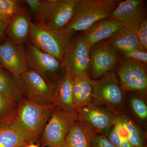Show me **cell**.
I'll return each instance as SVG.
<instances>
[{
  "mask_svg": "<svg viewBox=\"0 0 147 147\" xmlns=\"http://www.w3.org/2000/svg\"><path fill=\"white\" fill-rule=\"evenodd\" d=\"M56 104L40 103L25 96L19 102L15 118L8 128L29 144H38L41 134Z\"/></svg>",
  "mask_w": 147,
  "mask_h": 147,
  "instance_id": "cell-1",
  "label": "cell"
},
{
  "mask_svg": "<svg viewBox=\"0 0 147 147\" xmlns=\"http://www.w3.org/2000/svg\"><path fill=\"white\" fill-rule=\"evenodd\" d=\"M119 0H78L71 20L63 28L71 33L84 31L96 22L109 18Z\"/></svg>",
  "mask_w": 147,
  "mask_h": 147,
  "instance_id": "cell-2",
  "label": "cell"
},
{
  "mask_svg": "<svg viewBox=\"0 0 147 147\" xmlns=\"http://www.w3.org/2000/svg\"><path fill=\"white\" fill-rule=\"evenodd\" d=\"M92 101L117 115L125 113L124 92L121 89L119 80L114 70L98 79H91Z\"/></svg>",
  "mask_w": 147,
  "mask_h": 147,
  "instance_id": "cell-3",
  "label": "cell"
},
{
  "mask_svg": "<svg viewBox=\"0 0 147 147\" xmlns=\"http://www.w3.org/2000/svg\"><path fill=\"white\" fill-rule=\"evenodd\" d=\"M73 35L63 28L48 30L39 24L32 23L29 37L38 49L55 57L63 64L66 50Z\"/></svg>",
  "mask_w": 147,
  "mask_h": 147,
  "instance_id": "cell-4",
  "label": "cell"
},
{
  "mask_svg": "<svg viewBox=\"0 0 147 147\" xmlns=\"http://www.w3.org/2000/svg\"><path fill=\"white\" fill-rule=\"evenodd\" d=\"M77 110L64 111L56 106L45 125L38 145L47 147H63L65 139L78 120Z\"/></svg>",
  "mask_w": 147,
  "mask_h": 147,
  "instance_id": "cell-5",
  "label": "cell"
},
{
  "mask_svg": "<svg viewBox=\"0 0 147 147\" xmlns=\"http://www.w3.org/2000/svg\"><path fill=\"white\" fill-rule=\"evenodd\" d=\"M25 50L29 69L42 76L54 89L65 73L63 65L55 57L40 51L30 41L27 42Z\"/></svg>",
  "mask_w": 147,
  "mask_h": 147,
  "instance_id": "cell-6",
  "label": "cell"
},
{
  "mask_svg": "<svg viewBox=\"0 0 147 147\" xmlns=\"http://www.w3.org/2000/svg\"><path fill=\"white\" fill-rule=\"evenodd\" d=\"M78 0L42 1L37 24L48 30H57L65 27L71 20Z\"/></svg>",
  "mask_w": 147,
  "mask_h": 147,
  "instance_id": "cell-7",
  "label": "cell"
},
{
  "mask_svg": "<svg viewBox=\"0 0 147 147\" xmlns=\"http://www.w3.org/2000/svg\"><path fill=\"white\" fill-rule=\"evenodd\" d=\"M123 58L119 51L106 40L95 44L91 48L88 73L96 79L117 67Z\"/></svg>",
  "mask_w": 147,
  "mask_h": 147,
  "instance_id": "cell-8",
  "label": "cell"
},
{
  "mask_svg": "<svg viewBox=\"0 0 147 147\" xmlns=\"http://www.w3.org/2000/svg\"><path fill=\"white\" fill-rule=\"evenodd\" d=\"M90 49L79 36L73 37L64 57L63 65L65 71L70 72L73 76L88 72Z\"/></svg>",
  "mask_w": 147,
  "mask_h": 147,
  "instance_id": "cell-9",
  "label": "cell"
},
{
  "mask_svg": "<svg viewBox=\"0 0 147 147\" xmlns=\"http://www.w3.org/2000/svg\"><path fill=\"white\" fill-rule=\"evenodd\" d=\"M76 110L78 119L90 125L96 134L107 133L117 120L118 115L92 102Z\"/></svg>",
  "mask_w": 147,
  "mask_h": 147,
  "instance_id": "cell-10",
  "label": "cell"
},
{
  "mask_svg": "<svg viewBox=\"0 0 147 147\" xmlns=\"http://www.w3.org/2000/svg\"><path fill=\"white\" fill-rule=\"evenodd\" d=\"M146 3L144 0L120 1L109 18L118 21L126 28L138 29L147 18Z\"/></svg>",
  "mask_w": 147,
  "mask_h": 147,
  "instance_id": "cell-11",
  "label": "cell"
},
{
  "mask_svg": "<svg viewBox=\"0 0 147 147\" xmlns=\"http://www.w3.org/2000/svg\"><path fill=\"white\" fill-rule=\"evenodd\" d=\"M24 96L40 103L53 104V89L42 76L29 69L20 76Z\"/></svg>",
  "mask_w": 147,
  "mask_h": 147,
  "instance_id": "cell-12",
  "label": "cell"
},
{
  "mask_svg": "<svg viewBox=\"0 0 147 147\" xmlns=\"http://www.w3.org/2000/svg\"><path fill=\"white\" fill-rule=\"evenodd\" d=\"M0 65L16 77L28 70L26 50L10 40L0 45Z\"/></svg>",
  "mask_w": 147,
  "mask_h": 147,
  "instance_id": "cell-13",
  "label": "cell"
},
{
  "mask_svg": "<svg viewBox=\"0 0 147 147\" xmlns=\"http://www.w3.org/2000/svg\"><path fill=\"white\" fill-rule=\"evenodd\" d=\"M123 27L118 21L105 18L96 22L79 36L91 48L95 44L110 38Z\"/></svg>",
  "mask_w": 147,
  "mask_h": 147,
  "instance_id": "cell-14",
  "label": "cell"
},
{
  "mask_svg": "<svg viewBox=\"0 0 147 147\" xmlns=\"http://www.w3.org/2000/svg\"><path fill=\"white\" fill-rule=\"evenodd\" d=\"M32 22L26 10L21 7L8 24L6 32L10 41L22 45L29 36Z\"/></svg>",
  "mask_w": 147,
  "mask_h": 147,
  "instance_id": "cell-15",
  "label": "cell"
},
{
  "mask_svg": "<svg viewBox=\"0 0 147 147\" xmlns=\"http://www.w3.org/2000/svg\"><path fill=\"white\" fill-rule=\"evenodd\" d=\"M72 74L66 71L53 90L54 103L57 107L67 112L76 110L72 98Z\"/></svg>",
  "mask_w": 147,
  "mask_h": 147,
  "instance_id": "cell-16",
  "label": "cell"
},
{
  "mask_svg": "<svg viewBox=\"0 0 147 147\" xmlns=\"http://www.w3.org/2000/svg\"><path fill=\"white\" fill-rule=\"evenodd\" d=\"M96 134L90 125L78 119L66 137L63 147H91Z\"/></svg>",
  "mask_w": 147,
  "mask_h": 147,
  "instance_id": "cell-17",
  "label": "cell"
},
{
  "mask_svg": "<svg viewBox=\"0 0 147 147\" xmlns=\"http://www.w3.org/2000/svg\"><path fill=\"white\" fill-rule=\"evenodd\" d=\"M88 72L73 76L72 93L76 110L84 107L92 101V88Z\"/></svg>",
  "mask_w": 147,
  "mask_h": 147,
  "instance_id": "cell-18",
  "label": "cell"
},
{
  "mask_svg": "<svg viewBox=\"0 0 147 147\" xmlns=\"http://www.w3.org/2000/svg\"><path fill=\"white\" fill-rule=\"evenodd\" d=\"M125 94L127 105L134 121L140 127L146 129L147 123V92H129Z\"/></svg>",
  "mask_w": 147,
  "mask_h": 147,
  "instance_id": "cell-19",
  "label": "cell"
},
{
  "mask_svg": "<svg viewBox=\"0 0 147 147\" xmlns=\"http://www.w3.org/2000/svg\"><path fill=\"white\" fill-rule=\"evenodd\" d=\"M137 29L126 28L123 27L105 40L118 51L132 50L146 51L141 44L137 36Z\"/></svg>",
  "mask_w": 147,
  "mask_h": 147,
  "instance_id": "cell-20",
  "label": "cell"
},
{
  "mask_svg": "<svg viewBox=\"0 0 147 147\" xmlns=\"http://www.w3.org/2000/svg\"><path fill=\"white\" fill-rule=\"evenodd\" d=\"M116 74L120 84L133 78L147 77V65L135 60L122 59L117 67Z\"/></svg>",
  "mask_w": 147,
  "mask_h": 147,
  "instance_id": "cell-21",
  "label": "cell"
},
{
  "mask_svg": "<svg viewBox=\"0 0 147 147\" xmlns=\"http://www.w3.org/2000/svg\"><path fill=\"white\" fill-rule=\"evenodd\" d=\"M0 92L19 102L24 96L20 77H16L0 66Z\"/></svg>",
  "mask_w": 147,
  "mask_h": 147,
  "instance_id": "cell-22",
  "label": "cell"
},
{
  "mask_svg": "<svg viewBox=\"0 0 147 147\" xmlns=\"http://www.w3.org/2000/svg\"><path fill=\"white\" fill-rule=\"evenodd\" d=\"M118 121L126 129L127 139L134 147H147L146 132L126 114L118 115Z\"/></svg>",
  "mask_w": 147,
  "mask_h": 147,
  "instance_id": "cell-23",
  "label": "cell"
},
{
  "mask_svg": "<svg viewBox=\"0 0 147 147\" xmlns=\"http://www.w3.org/2000/svg\"><path fill=\"white\" fill-rule=\"evenodd\" d=\"M18 102L0 92V130L9 127L16 117Z\"/></svg>",
  "mask_w": 147,
  "mask_h": 147,
  "instance_id": "cell-24",
  "label": "cell"
},
{
  "mask_svg": "<svg viewBox=\"0 0 147 147\" xmlns=\"http://www.w3.org/2000/svg\"><path fill=\"white\" fill-rule=\"evenodd\" d=\"M28 144L29 143L13 129L0 130V147H23Z\"/></svg>",
  "mask_w": 147,
  "mask_h": 147,
  "instance_id": "cell-25",
  "label": "cell"
},
{
  "mask_svg": "<svg viewBox=\"0 0 147 147\" xmlns=\"http://www.w3.org/2000/svg\"><path fill=\"white\" fill-rule=\"evenodd\" d=\"M21 7L20 1L0 0V19L8 24Z\"/></svg>",
  "mask_w": 147,
  "mask_h": 147,
  "instance_id": "cell-26",
  "label": "cell"
},
{
  "mask_svg": "<svg viewBox=\"0 0 147 147\" xmlns=\"http://www.w3.org/2000/svg\"><path fill=\"white\" fill-rule=\"evenodd\" d=\"M120 86L122 90L124 93L147 92V76L133 78L125 83L120 84Z\"/></svg>",
  "mask_w": 147,
  "mask_h": 147,
  "instance_id": "cell-27",
  "label": "cell"
},
{
  "mask_svg": "<svg viewBox=\"0 0 147 147\" xmlns=\"http://www.w3.org/2000/svg\"><path fill=\"white\" fill-rule=\"evenodd\" d=\"M123 59H131L142 62L147 65V51L139 50H132L125 51H119Z\"/></svg>",
  "mask_w": 147,
  "mask_h": 147,
  "instance_id": "cell-28",
  "label": "cell"
},
{
  "mask_svg": "<svg viewBox=\"0 0 147 147\" xmlns=\"http://www.w3.org/2000/svg\"><path fill=\"white\" fill-rule=\"evenodd\" d=\"M137 36L141 44L147 51V19H145L139 25L137 31Z\"/></svg>",
  "mask_w": 147,
  "mask_h": 147,
  "instance_id": "cell-29",
  "label": "cell"
},
{
  "mask_svg": "<svg viewBox=\"0 0 147 147\" xmlns=\"http://www.w3.org/2000/svg\"><path fill=\"white\" fill-rule=\"evenodd\" d=\"M91 147H115L105 134H96L93 138Z\"/></svg>",
  "mask_w": 147,
  "mask_h": 147,
  "instance_id": "cell-30",
  "label": "cell"
},
{
  "mask_svg": "<svg viewBox=\"0 0 147 147\" xmlns=\"http://www.w3.org/2000/svg\"><path fill=\"white\" fill-rule=\"evenodd\" d=\"M109 141L115 147H119L120 144L121 137L117 129L113 126L105 135Z\"/></svg>",
  "mask_w": 147,
  "mask_h": 147,
  "instance_id": "cell-31",
  "label": "cell"
},
{
  "mask_svg": "<svg viewBox=\"0 0 147 147\" xmlns=\"http://www.w3.org/2000/svg\"><path fill=\"white\" fill-rule=\"evenodd\" d=\"M25 1L28 4L35 17L37 18L39 14L41 0H26Z\"/></svg>",
  "mask_w": 147,
  "mask_h": 147,
  "instance_id": "cell-32",
  "label": "cell"
},
{
  "mask_svg": "<svg viewBox=\"0 0 147 147\" xmlns=\"http://www.w3.org/2000/svg\"><path fill=\"white\" fill-rule=\"evenodd\" d=\"M8 24L0 19V39L2 38L6 31Z\"/></svg>",
  "mask_w": 147,
  "mask_h": 147,
  "instance_id": "cell-33",
  "label": "cell"
},
{
  "mask_svg": "<svg viewBox=\"0 0 147 147\" xmlns=\"http://www.w3.org/2000/svg\"><path fill=\"white\" fill-rule=\"evenodd\" d=\"M119 147H134L131 144L128 139L121 137L120 144Z\"/></svg>",
  "mask_w": 147,
  "mask_h": 147,
  "instance_id": "cell-34",
  "label": "cell"
},
{
  "mask_svg": "<svg viewBox=\"0 0 147 147\" xmlns=\"http://www.w3.org/2000/svg\"><path fill=\"white\" fill-rule=\"evenodd\" d=\"M23 147H43L40 146V145L38 144H36L34 143H30V144H28L26 146H24Z\"/></svg>",
  "mask_w": 147,
  "mask_h": 147,
  "instance_id": "cell-35",
  "label": "cell"
},
{
  "mask_svg": "<svg viewBox=\"0 0 147 147\" xmlns=\"http://www.w3.org/2000/svg\"><path fill=\"white\" fill-rule=\"evenodd\" d=\"M1 65H0V66H1Z\"/></svg>",
  "mask_w": 147,
  "mask_h": 147,
  "instance_id": "cell-36",
  "label": "cell"
}]
</instances>
